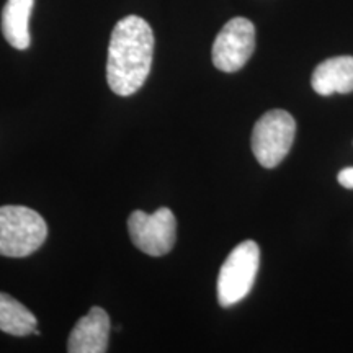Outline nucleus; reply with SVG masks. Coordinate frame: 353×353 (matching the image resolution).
I'll use <instances>...</instances> for the list:
<instances>
[{"mask_svg": "<svg viewBox=\"0 0 353 353\" xmlns=\"http://www.w3.org/2000/svg\"><path fill=\"white\" fill-rule=\"evenodd\" d=\"M48 237L43 216L26 206H0V255L28 257L37 252Z\"/></svg>", "mask_w": 353, "mask_h": 353, "instance_id": "2", "label": "nucleus"}, {"mask_svg": "<svg viewBox=\"0 0 353 353\" xmlns=\"http://www.w3.org/2000/svg\"><path fill=\"white\" fill-rule=\"evenodd\" d=\"M260 265L257 242L244 241L234 247L218 275V301L223 307H231L250 293Z\"/></svg>", "mask_w": 353, "mask_h": 353, "instance_id": "3", "label": "nucleus"}, {"mask_svg": "<svg viewBox=\"0 0 353 353\" xmlns=\"http://www.w3.org/2000/svg\"><path fill=\"white\" fill-rule=\"evenodd\" d=\"M110 317L103 309L95 306L87 316L79 319L69 335V353H105L110 337Z\"/></svg>", "mask_w": 353, "mask_h": 353, "instance_id": "7", "label": "nucleus"}, {"mask_svg": "<svg viewBox=\"0 0 353 353\" xmlns=\"http://www.w3.org/2000/svg\"><path fill=\"white\" fill-rule=\"evenodd\" d=\"M337 180L343 188H353V167H347L339 172Z\"/></svg>", "mask_w": 353, "mask_h": 353, "instance_id": "11", "label": "nucleus"}, {"mask_svg": "<svg viewBox=\"0 0 353 353\" xmlns=\"http://www.w3.org/2000/svg\"><path fill=\"white\" fill-rule=\"evenodd\" d=\"M296 134V121L285 110H270L255 123L252 151L259 164L273 169L288 156Z\"/></svg>", "mask_w": 353, "mask_h": 353, "instance_id": "4", "label": "nucleus"}, {"mask_svg": "<svg viewBox=\"0 0 353 353\" xmlns=\"http://www.w3.org/2000/svg\"><path fill=\"white\" fill-rule=\"evenodd\" d=\"M37 317L10 294L0 293V330L23 337L37 330Z\"/></svg>", "mask_w": 353, "mask_h": 353, "instance_id": "10", "label": "nucleus"}, {"mask_svg": "<svg viewBox=\"0 0 353 353\" xmlns=\"http://www.w3.org/2000/svg\"><path fill=\"white\" fill-rule=\"evenodd\" d=\"M316 94L329 97L353 92V57L339 56L325 59L317 65L311 77Z\"/></svg>", "mask_w": 353, "mask_h": 353, "instance_id": "8", "label": "nucleus"}, {"mask_svg": "<svg viewBox=\"0 0 353 353\" xmlns=\"http://www.w3.org/2000/svg\"><path fill=\"white\" fill-rule=\"evenodd\" d=\"M34 0H7L2 12V33L7 43L15 50H26L30 46V15Z\"/></svg>", "mask_w": 353, "mask_h": 353, "instance_id": "9", "label": "nucleus"}, {"mask_svg": "<svg viewBox=\"0 0 353 353\" xmlns=\"http://www.w3.org/2000/svg\"><path fill=\"white\" fill-rule=\"evenodd\" d=\"M130 237L141 252L161 257L169 254L176 241V219L169 208H159L152 214L132 211L128 219Z\"/></svg>", "mask_w": 353, "mask_h": 353, "instance_id": "5", "label": "nucleus"}, {"mask_svg": "<svg viewBox=\"0 0 353 353\" xmlns=\"http://www.w3.org/2000/svg\"><path fill=\"white\" fill-rule=\"evenodd\" d=\"M255 50V26L244 17L229 20L213 44V64L223 72L244 68Z\"/></svg>", "mask_w": 353, "mask_h": 353, "instance_id": "6", "label": "nucleus"}, {"mask_svg": "<svg viewBox=\"0 0 353 353\" xmlns=\"http://www.w3.org/2000/svg\"><path fill=\"white\" fill-rule=\"evenodd\" d=\"M154 33L138 15H128L114 25L108 46L107 81L117 95L130 97L144 85L151 72Z\"/></svg>", "mask_w": 353, "mask_h": 353, "instance_id": "1", "label": "nucleus"}]
</instances>
